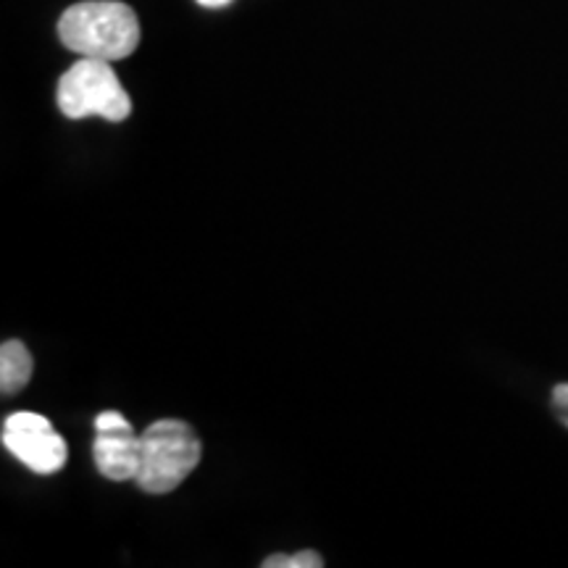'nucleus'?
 Listing matches in <instances>:
<instances>
[{
  "label": "nucleus",
  "instance_id": "f257e3e1",
  "mask_svg": "<svg viewBox=\"0 0 568 568\" xmlns=\"http://www.w3.org/2000/svg\"><path fill=\"white\" fill-rule=\"evenodd\" d=\"M59 38L82 59L122 61L140 45V21L119 0H84L63 11Z\"/></svg>",
  "mask_w": 568,
  "mask_h": 568
},
{
  "label": "nucleus",
  "instance_id": "f03ea898",
  "mask_svg": "<svg viewBox=\"0 0 568 568\" xmlns=\"http://www.w3.org/2000/svg\"><path fill=\"white\" fill-rule=\"evenodd\" d=\"M138 485L151 495H169L182 485L203 458L201 437L180 418H161L142 432Z\"/></svg>",
  "mask_w": 568,
  "mask_h": 568
},
{
  "label": "nucleus",
  "instance_id": "7ed1b4c3",
  "mask_svg": "<svg viewBox=\"0 0 568 568\" xmlns=\"http://www.w3.org/2000/svg\"><path fill=\"white\" fill-rule=\"evenodd\" d=\"M59 109L69 119L101 116L105 122H124L132 101L111 61L82 59L61 77Z\"/></svg>",
  "mask_w": 568,
  "mask_h": 568
},
{
  "label": "nucleus",
  "instance_id": "20e7f679",
  "mask_svg": "<svg viewBox=\"0 0 568 568\" xmlns=\"http://www.w3.org/2000/svg\"><path fill=\"white\" fill-rule=\"evenodd\" d=\"M3 445L13 458H19L34 474H55L67 464V443L45 416L32 410H19L3 422Z\"/></svg>",
  "mask_w": 568,
  "mask_h": 568
},
{
  "label": "nucleus",
  "instance_id": "39448f33",
  "mask_svg": "<svg viewBox=\"0 0 568 568\" xmlns=\"http://www.w3.org/2000/svg\"><path fill=\"white\" fill-rule=\"evenodd\" d=\"M92 458L98 471L111 481L138 479L142 458V437L119 410H103L95 418Z\"/></svg>",
  "mask_w": 568,
  "mask_h": 568
},
{
  "label": "nucleus",
  "instance_id": "423d86ee",
  "mask_svg": "<svg viewBox=\"0 0 568 568\" xmlns=\"http://www.w3.org/2000/svg\"><path fill=\"white\" fill-rule=\"evenodd\" d=\"M32 355L24 343L9 339L0 347V389L3 395H17L32 379Z\"/></svg>",
  "mask_w": 568,
  "mask_h": 568
},
{
  "label": "nucleus",
  "instance_id": "0eeeda50",
  "mask_svg": "<svg viewBox=\"0 0 568 568\" xmlns=\"http://www.w3.org/2000/svg\"><path fill=\"white\" fill-rule=\"evenodd\" d=\"M266 568H318L324 560L316 552H295V556H272L264 560Z\"/></svg>",
  "mask_w": 568,
  "mask_h": 568
},
{
  "label": "nucleus",
  "instance_id": "6e6552de",
  "mask_svg": "<svg viewBox=\"0 0 568 568\" xmlns=\"http://www.w3.org/2000/svg\"><path fill=\"white\" fill-rule=\"evenodd\" d=\"M552 414L564 426H568V382L552 389Z\"/></svg>",
  "mask_w": 568,
  "mask_h": 568
},
{
  "label": "nucleus",
  "instance_id": "1a4fd4ad",
  "mask_svg": "<svg viewBox=\"0 0 568 568\" xmlns=\"http://www.w3.org/2000/svg\"><path fill=\"white\" fill-rule=\"evenodd\" d=\"M197 3L205 6V9H222V6L232 3V0H197Z\"/></svg>",
  "mask_w": 568,
  "mask_h": 568
}]
</instances>
